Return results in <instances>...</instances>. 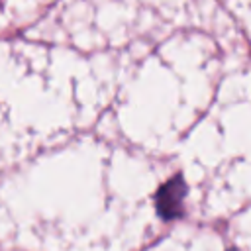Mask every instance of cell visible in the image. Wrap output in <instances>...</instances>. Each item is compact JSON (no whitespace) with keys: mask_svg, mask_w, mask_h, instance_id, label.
I'll return each instance as SVG.
<instances>
[{"mask_svg":"<svg viewBox=\"0 0 251 251\" xmlns=\"http://www.w3.org/2000/svg\"><path fill=\"white\" fill-rule=\"evenodd\" d=\"M186 196V184L184 178L180 175L169 178L157 192L155 196V204H157V212L163 220H175L178 216H182V202Z\"/></svg>","mask_w":251,"mask_h":251,"instance_id":"1","label":"cell"},{"mask_svg":"<svg viewBox=\"0 0 251 251\" xmlns=\"http://www.w3.org/2000/svg\"><path fill=\"white\" fill-rule=\"evenodd\" d=\"M231 251H235V249H231Z\"/></svg>","mask_w":251,"mask_h":251,"instance_id":"2","label":"cell"}]
</instances>
